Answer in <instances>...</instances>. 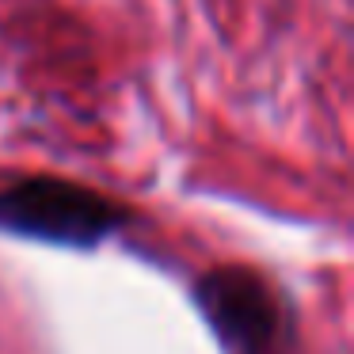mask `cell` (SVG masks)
Wrapping results in <instances>:
<instances>
[{
	"mask_svg": "<svg viewBox=\"0 0 354 354\" xmlns=\"http://www.w3.org/2000/svg\"><path fill=\"white\" fill-rule=\"evenodd\" d=\"M202 324L221 354H290L293 320L290 305L267 274L244 263H221L191 286Z\"/></svg>",
	"mask_w": 354,
	"mask_h": 354,
	"instance_id": "obj_2",
	"label": "cell"
},
{
	"mask_svg": "<svg viewBox=\"0 0 354 354\" xmlns=\"http://www.w3.org/2000/svg\"><path fill=\"white\" fill-rule=\"evenodd\" d=\"M130 221L133 214L122 202L73 179L35 176L0 191V236L69 252H95Z\"/></svg>",
	"mask_w": 354,
	"mask_h": 354,
	"instance_id": "obj_1",
	"label": "cell"
}]
</instances>
